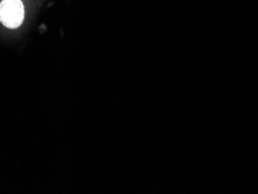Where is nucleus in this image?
Instances as JSON below:
<instances>
[{
  "instance_id": "1",
  "label": "nucleus",
  "mask_w": 258,
  "mask_h": 194,
  "mask_svg": "<svg viewBox=\"0 0 258 194\" xmlns=\"http://www.w3.org/2000/svg\"><path fill=\"white\" fill-rule=\"evenodd\" d=\"M26 18L25 4L22 0L0 2V24L7 29H18Z\"/></svg>"
}]
</instances>
